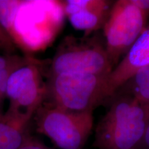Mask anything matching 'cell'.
I'll list each match as a JSON object with an SVG mask.
<instances>
[{"mask_svg":"<svg viewBox=\"0 0 149 149\" xmlns=\"http://www.w3.org/2000/svg\"><path fill=\"white\" fill-rule=\"evenodd\" d=\"M31 61L27 57L17 55H0V112H1V106L6 98L7 83L11 74Z\"/></svg>","mask_w":149,"mask_h":149,"instance_id":"obj_11","label":"cell"},{"mask_svg":"<svg viewBox=\"0 0 149 149\" xmlns=\"http://www.w3.org/2000/svg\"><path fill=\"white\" fill-rule=\"evenodd\" d=\"M136 5L149 13V0H133Z\"/></svg>","mask_w":149,"mask_h":149,"instance_id":"obj_16","label":"cell"},{"mask_svg":"<svg viewBox=\"0 0 149 149\" xmlns=\"http://www.w3.org/2000/svg\"><path fill=\"white\" fill-rule=\"evenodd\" d=\"M149 66V24L137 37L127 53L109 74L107 90L109 99L139 70Z\"/></svg>","mask_w":149,"mask_h":149,"instance_id":"obj_8","label":"cell"},{"mask_svg":"<svg viewBox=\"0 0 149 149\" xmlns=\"http://www.w3.org/2000/svg\"><path fill=\"white\" fill-rule=\"evenodd\" d=\"M117 93L130 95L149 106V66L136 72Z\"/></svg>","mask_w":149,"mask_h":149,"instance_id":"obj_10","label":"cell"},{"mask_svg":"<svg viewBox=\"0 0 149 149\" xmlns=\"http://www.w3.org/2000/svg\"><path fill=\"white\" fill-rule=\"evenodd\" d=\"M0 48L10 51L13 49V41L8 33L5 31L0 24Z\"/></svg>","mask_w":149,"mask_h":149,"instance_id":"obj_13","label":"cell"},{"mask_svg":"<svg viewBox=\"0 0 149 149\" xmlns=\"http://www.w3.org/2000/svg\"><path fill=\"white\" fill-rule=\"evenodd\" d=\"M17 149H52L45 144H43L42 141L35 138L30 135L25 141L22 144V146L19 147Z\"/></svg>","mask_w":149,"mask_h":149,"instance_id":"obj_14","label":"cell"},{"mask_svg":"<svg viewBox=\"0 0 149 149\" xmlns=\"http://www.w3.org/2000/svg\"><path fill=\"white\" fill-rule=\"evenodd\" d=\"M98 123L94 146L98 149H139L149 122V106L117 93Z\"/></svg>","mask_w":149,"mask_h":149,"instance_id":"obj_1","label":"cell"},{"mask_svg":"<svg viewBox=\"0 0 149 149\" xmlns=\"http://www.w3.org/2000/svg\"><path fill=\"white\" fill-rule=\"evenodd\" d=\"M37 131L61 149H83L93 127V112H73L43 102L35 114Z\"/></svg>","mask_w":149,"mask_h":149,"instance_id":"obj_4","label":"cell"},{"mask_svg":"<svg viewBox=\"0 0 149 149\" xmlns=\"http://www.w3.org/2000/svg\"><path fill=\"white\" fill-rule=\"evenodd\" d=\"M31 120L17 116L8 112H0V149H17L30 134Z\"/></svg>","mask_w":149,"mask_h":149,"instance_id":"obj_9","label":"cell"},{"mask_svg":"<svg viewBox=\"0 0 149 149\" xmlns=\"http://www.w3.org/2000/svg\"><path fill=\"white\" fill-rule=\"evenodd\" d=\"M60 3L72 27L84 31V36L103 29L114 3L107 0H66Z\"/></svg>","mask_w":149,"mask_h":149,"instance_id":"obj_7","label":"cell"},{"mask_svg":"<svg viewBox=\"0 0 149 149\" xmlns=\"http://www.w3.org/2000/svg\"><path fill=\"white\" fill-rule=\"evenodd\" d=\"M139 149H149V122Z\"/></svg>","mask_w":149,"mask_h":149,"instance_id":"obj_15","label":"cell"},{"mask_svg":"<svg viewBox=\"0 0 149 149\" xmlns=\"http://www.w3.org/2000/svg\"><path fill=\"white\" fill-rule=\"evenodd\" d=\"M113 68L104 40L97 35L77 38L68 36L51 61L48 76L60 74L109 75Z\"/></svg>","mask_w":149,"mask_h":149,"instance_id":"obj_3","label":"cell"},{"mask_svg":"<svg viewBox=\"0 0 149 149\" xmlns=\"http://www.w3.org/2000/svg\"><path fill=\"white\" fill-rule=\"evenodd\" d=\"M24 1L17 0H0V24L10 36L15 19Z\"/></svg>","mask_w":149,"mask_h":149,"instance_id":"obj_12","label":"cell"},{"mask_svg":"<svg viewBox=\"0 0 149 149\" xmlns=\"http://www.w3.org/2000/svg\"><path fill=\"white\" fill-rule=\"evenodd\" d=\"M46 94V84L36 63L31 60L11 74L7 83L6 98L9 101L7 112L31 120L42 105Z\"/></svg>","mask_w":149,"mask_h":149,"instance_id":"obj_6","label":"cell"},{"mask_svg":"<svg viewBox=\"0 0 149 149\" xmlns=\"http://www.w3.org/2000/svg\"><path fill=\"white\" fill-rule=\"evenodd\" d=\"M108 76L92 74L48 76L44 102L70 111L93 112L109 99Z\"/></svg>","mask_w":149,"mask_h":149,"instance_id":"obj_2","label":"cell"},{"mask_svg":"<svg viewBox=\"0 0 149 149\" xmlns=\"http://www.w3.org/2000/svg\"><path fill=\"white\" fill-rule=\"evenodd\" d=\"M149 13L133 0H119L112 6L103 26L104 43L114 68L146 26Z\"/></svg>","mask_w":149,"mask_h":149,"instance_id":"obj_5","label":"cell"}]
</instances>
